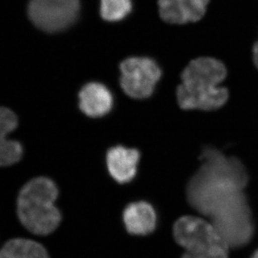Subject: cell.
<instances>
[{
	"label": "cell",
	"mask_w": 258,
	"mask_h": 258,
	"mask_svg": "<svg viewBox=\"0 0 258 258\" xmlns=\"http://www.w3.org/2000/svg\"><path fill=\"white\" fill-rule=\"evenodd\" d=\"M139 159L140 154L137 149L116 146L107 152V169L116 181L126 184L136 175Z\"/></svg>",
	"instance_id": "obj_9"
},
{
	"label": "cell",
	"mask_w": 258,
	"mask_h": 258,
	"mask_svg": "<svg viewBox=\"0 0 258 258\" xmlns=\"http://www.w3.org/2000/svg\"><path fill=\"white\" fill-rule=\"evenodd\" d=\"M0 258H49L45 247L28 239H13L0 250Z\"/></svg>",
	"instance_id": "obj_12"
},
{
	"label": "cell",
	"mask_w": 258,
	"mask_h": 258,
	"mask_svg": "<svg viewBox=\"0 0 258 258\" xmlns=\"http://www.w3.org/2000/svg\"><path fill=\"white\" fill-rule=\"evenodd\" d=\"M229 248L230 247L228 246H224L206 253L193 254L184 252L182 258H228Z\"/></svg>",
	"instance_id": "obj_14"
},
{
	"label": "cell",
	"mask_w": 258,
	"mask_h": 258,
	"mask_svg": "<svg viewBox=\"0 0 258 258\" xmlns=\"http://www.w3.org/2000/svg\"><path fill=\"white\" fill-rule=\"evenodd\" d=\"M101 17L108 22H118L124 20L131 13L132 0H101Z\"/></svg>",
	"instance_id": "obj_13"
},
{
	"label": "cell",
	"mask_w": 258,
	"mask_h": 258,
	"mask_svg": "<svg viewBox=\"0 0 258 258\" xmlns=\"http://www.w3.org/2000/svg\"><path fill=\"white\" fill-rule=\"evenodd\" d=\"M17 116L6 107H0V167L10 166L20 161L23 147L18 141L8 139L18 127Z\"/></svg>",
	"instance_id": "obj_10"
},
{
	"label": "cell",
	"mask_w": 258,
	"mask_h": 258,
	"mask_svg": "<svg viewBox=\"0 0 258 258\" xmlns=\"http://www.w3.org/2000/svg\"><path fill=\"white\" fill-rule=\"evenodd\" d=\"M251 258H258V250L257 251H255V253L252 255Z\"/></svg>",
	"instance_id": "obj_16"
},
{
	"label": "cell",
	"mask_w": 258,
	"mask_h": 258,
	"mask_svg": "<svg viewBox=\"0 0 258 258\" xmlns=\"http://www.w3.org/2000/svg\"><path fill=\"white\" fill-rule=\"evenodd\" d=\"M174 236L189 253H206L229 246L211 222L196 216L179 218L174 224Z\"/></svg>",
	"instance_id": "obj_5"
},
{
	"label": "cell",
	"mask_w": 258,
	"mask_h": 258,
	"mask_svg": "<svg viewBox=\"0 0 258 258\" xmlns=\"http://www.w3.org/2000/svg\"><path fill=\"white\" fill-rule=\"evenodd\" d=\"M123 222L129 233L146 236L156 228V212L150 204L144 201L129 204L123 211Z\"/></svg>",
	"instance_id": "obj_11"
},
{
	"label": "cell",
	"mask_w": 258,
	"mask_h": 258,
	"mask_svg": "<svg viewBox=\"0 0 258 258\" xmlns=\"http://www.w3.org/2000/svg\"><path fill=\"white\" fill-rule=\"evenodd\" d=\"M253 60L256 67L258 68V41L255 43L253 46Z\"/></svg>",
	"instance_id": "obj_15"
},
{
	"label": "cell",
	"mask_w": 258,
	"mask_h": 258,
	"mask_svg": "<svg viewBox=\"0 0 258 258\" xmlns=\"http://www.w3.org/2000/svg\"><path fill=\"white\" fill-rule=\"evenodd\" d=\"M112 106V92L102 83L90 82L79 92L80 109L88 117H103L109 113Z\"/></svg>",
	"instance_id": "obj_8"
},
{
	"label": "cell",
	"mask_w": 258,
	"mask_h": 258,
	"mask_svg": "<svg viewBox=\"0 0 258 258\" xmlns=\"http://www.w3.org/2000/svg\"><path fill=\"white\" fill-rule=\"evenodd\" d=\"M209 2L210 0H159V15L169 24L197 22L204 17Z\"/></svg>",
	"instance_id": "obj_7"
},
{
	"label": "cell",
	"mask_w": 258,
	"mask_h": 258,
	"mask_svg": "<svg viewBox=\"0 0 258 258\" xmlns=\"http://www.w3.org/2000/svg\"><path fill=\"white\" fill-rule=\"evenodd\" d=\"M120 72L122 90L135 99L150 97L162 77L161 68L149 57L127 58L120 64Z\"/></svg>",
	"instance_id": "obj_6"
},
{
	"label": "cell",
	"mask_w": 258,
	"mask_h": 258,
	"mask_svg": "<svg viewBox=\"0 0 258 258\" xmlns=\"http://www.w3.org/2000/svg\"><path fill=\"white\" fill-rule=\"evenodd\" d=\"M226 74L223 63L215 58L192 60L182 73V83L177 89L180 107L211 111L222 107L229 97L227 89L221 86Z\"/></svg>",
	"instance_id": "obj_2"
},
{
	"label": "cell",
	"mask_w": 258,
	"mask_h": 258,
	"mask_svg": "<svg viewBox=\"0 0 258 258\" xmlns=\"http://www.w3.org/2000/svg\"><path fill=\"white\" fill-rule=\"evenodd\" d=\"M58 189L46 177H38L28 182L20 190L17 212L21 223L36 235H48L56 230L61 214L55 206Z\"/></svg>",
	"instance_id": "obj_3"
},
{
	"label": "cell",
	"mask_w": 258,
	"mask_h": 258,
	"mask_svg": "<svg viewBox=\"0 0 258 258\" xmlns=\"http://www.w3.org/2000/svg\"><path fill=\"white\" fill-rule=\"evenodd\" d=\"M80 0H30L27 15L35 27L49 34L62 32L77 23Z\"/></svg>",
	"instance_id": "obj_4"
},
{
	"label": "cell",
	"mask_w": 258,
	"mask_h": 258,
	"mask_svg": "<svg viewBox=\"0 0 258 258\" xmlns=\"http://www.w3.org/2000/svg\"><path fill=\"white\" fill-rule=\"evenodd\" d=\"M201 166L187 186V198L194 209L208 217L221 234L242 231L251 220L243 189L248 175L243 164L213 148H205Z\"/></svg>",
	"instance_id": "obj_1"
}]
</instances>
